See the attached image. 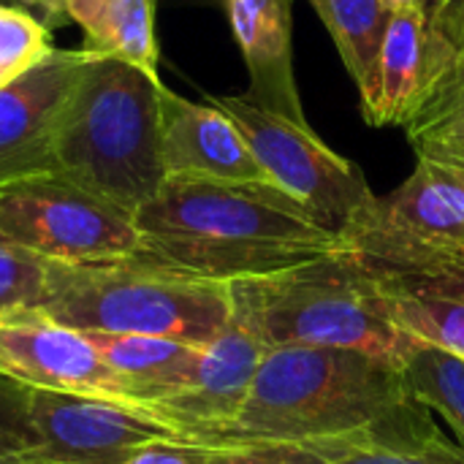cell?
Returning a JSON list of instances; mask_svg holds the SVG:
<instances>
[{"mask_svg": "<svg viewBox=\"0 0 464 464\" xmlns=\"http://www.w3.org/2000/svg\"><path fill=\"white\" fill-rule=\"evenodd\" d=\"M133 218L139 256L215 283L272 277L345 247L272 182L166 177Z\"/></svg>", "mask_w": 464, "mask_h": 464, "instance_id": "cell-1", "label": "cell"}, {"mask_svg": "<svg viewBox=\"0 0 464 464\" xmlns=\"http://www.w3.org/2000/svg\"><path fill=\"white\" fill-rule=\"evenodd\" d=\"M419 405L394 362L343 348L277 345L264 353L237 419L207 446L348 438Z\"/></svg>", "mask_w": 464, "mask_h": 464, "instance_id": "cell-2", "label": "cell"}, {"mask_svg": "<svg viewBox=\"0 0 464 464\" xmlns=\"http://www.w3.org/2000/svg\"><path fill=\"white\" fill-rule=\"evenodd\" d=\"M160 76L90 52L54 125V171L136 215L166 182Z\"/></svg>", "mask_w": 464, "mask_h": 464, "instance_id": "cell-3", "label": "cell"}, {"mask_svg": "<svg viewBox=\"0 0 464 464\" xmlns=\"http://www.w3.org/2000/svg\"><path fill=\"white\" fill-rule=\"evenodd\" d=\"M41 307L79 332L166 337L201 348L231 318V283L204 280L144 256L49 264Z\"/></svg>", "mask_w": 464, "mask_h": 464, "instance_id": "cell-4", "label": "cell"}, {"mask_svg": "<svg viewBox=\"0 0 464 464\" xmlns=\"http://www.w3.org/2000/svg\"><path fill=\"white\" fill-rule=\"evenodd\" d=\"M242 285L269 348H343L402 367L416 343L394 324L370 261L348 247Z\"/></svg>", "mask_w": 464, "mask_h": 464, "instance_id": "cell-5", "label": "cell"}, {"mask_svg": "<svg viewBox=\"0 0 464 464\" xmlns=\"http://www.w3.org/2000/svg\"><path fill=\"white\" fill-rule=\"evenodd\" d=\"M209 103L237 122L269 182L296 198L318 226L340 239L375 201L364 171L324 144L310 122L269 111L245 95H220L209 98Z\"/></svg>", "mask_w": 464, "mask_h": 464, "instance_id": "cell-6", "label": "cell"}, {"mask_svg": "<svg viewBox=\"0 0 464 464\" xmlns=\"http://www.w3.org/2000/svg\"><path fill=\"white\" fill-rule=\"evenodd\" d=\"M343 245L383 269L464 261V166L416 158L411 177L345 231Z\"/></svg>", "mask_w": 464, "mask_h": 464, "instance_id": "cell-7", "label": "cell"}, {"mask_svg": "<svg viewBox=\"0 0 464 464\" xmlns=\"http://www.w3.org/2000/svg\"><path fill=\"white\" fill-rule=\"evenodd\" d=\"M0 237L49 264H103L141 253L130 212L57 171L0 188Z\"/></svg>", "mask_w": 464, "mask_h": 464, "instance_id": "cell-8", "label": "cell"}, {"mask_svg": "<svg viewBox=\"0 0 464 464\" xmlns=\"http://www.w3.org/2000/svg\"><path fill=\"white\" fill-rule=\"evenodd\" d=\"M269 351L242 280L231 283V318L198 351L182 386L150 405V413L174 427L185 440L207 446L239 413L256 370Z\"/></svg>", "mask_w": 464, "mask_h": 464, "instance_id": "cell-9", "label": "cell"}, {"mask_svg": "<svg viewBox=\"0 0 464 464\" xmlns=\"http://www.w3.org/2000/svg\"><path fill=\"white\" fill-rule=\"evenodd\" d=\"M38 446L27 459L52 464H125L139 449L185 440L158 416L117 400L27 389Z\"/></svg>", "mask_w": 464, "mask_h": 464, "instance_id": "cell-10", "label": "cell"}, {"mask_svg": "<svg viewBox=\"0 0 464 464\" xmlns=\"http://www.w3.org/2000/svg\"><path fill=\"white\" fill-rule=\"evenodd\" d=\"M0 375L33 392L136 405L87 334L60 324L44 307H24L0 321Z\"/></svg>", "mask_w": 464, "mask_h": 464, "instance_id": "cell-11", "label": "cell"}, {"mask_svg": "<svg viewBox=\"0 0 464 464\" xmlns=\"http://www.w3.org/2000/svg\"><path fill=\"white\" fill-rule=\"evenodd\" d=\"M87 49H54L0 87V188L54 171V125Z\"/></svg>", "mask_w": 464, "mask_h": 464, "instance_id": "cell-12", "label": "cell"}, {"mask_svg": "<svg viewBox=\"0 0 464 464\" xmlns=\"http://www.w3.org/2000/svg\"><path fill=\"white\" fill-rule=\"evenodd\" d=\"M160 158L166 177L212 182H269L237 122L215 103L160 90Z\"/></svg>", "mask_w": 464, "mask_h": 464, "instance_id": "cell-13", "label": "cell"}, {"mask_svg": "<svg viewBox=\"0 0 464 464\" xmlns=\"http://www.w3.org/2000/svg\"><path fill=\"white\" fill-rule=\"evenodd\" d=\"M402 130L416 158L464 166V0L430 8L421 98Z\"/></svg>", "mask_w": 464, "mask_h": 464, "instance_id": "cell-14", "label": "cell"}, {"mask_svg": "<svg viewBox=\"0 0 464 464\" xmlns=\"http://www.w3.org/2000/svg\"><path fill=\"white\" fill-rule=\"evenodd\" d=\"M223 5L250 76L245 98L307 122L294 73V0H223Z\"/></svg>", "mask_w": 464, "mask_h": 464, "instance_id": "cell-15", "label": "cell"}, {"mask_svg": "<svg viewBox=\"0 0 464 464\" xmlns=\"http://www.w3.org/2000/svg\"><path fill=\"white\" fill-rule=\"evenodd\" d=\"M370 266L405 334L464 359V261L408 272Z\"/></svg>", "mask_w": 464, "mask_h": 464, "instance_id": "cell-16", "label": "cell"}, {"mask_svg": "<svg viewBox=\"0 0 464 464\" xmlns=\"http://www.w3.org/2000/svg\"><path fill=\"white\" fill-rule=\"evenodd\" d=\"M427 24L430 3L392 11L378 57L375 87L370 98L362 101V114L372 128H405V122L413 117L424 84Z\"/></svg>", "mask_w": 464, "mask_h": 464, "instance_id": "cell-17", "label": "cell"}, {"mask_svg": "<svg viewBox=\"0 0 464 464\" xmlns=\"http://www.w3.org/2000/svg\"><path fill=\"white\" fill-rule=\"evenodd\" d=\"M318 464H464V443H454L432 421L427 405L367 432L302 443Z\"/></svg>", "mask_w": 464, "mask_h": 464, "instance_id": "cell-18", "label": "cell"}, {"mask_svg": "<svg viewBox=\"0 0 464 464\" xmlns=\"http://www.w3.org/2000/svg\"><path fill=\"white\" fill-rule=\"evenodd\" d=\"M84 334L95 345L101 359L120 375L130 400L147 413L152 402L163 400L166 394L182 386L198 351L204 348L144 334Z\"/></svg>", "mask_w": 464, "mask_h": 464, "instance_id": "cell-19", "label": "cell"}, {"mask_svg": "<svg viewBox=\"0 0 464 464\" xmlns=\"http://www.w3.org/2000/svg\"><path fill=\"white\" fill-rule=\"evenodd\" d=\"M68 19L84 33V49L128 60L158 76V0H68Z\"/></svg>", "mask_w": 464, "mask_h": 464, "instance_id": "cell-20", "label": "cell"}, {"mask_svg": "<svg viewBox=\"0 0 464 464\" xmlns=\"http://www.w3.org/2000/svg\"><path fill=\"white\" fill-rule=\"evenodd\" d=\"M326 24L362 101L370 98L392 11L383 0H307Z\"/></svg>", "mask_w": 464, "mask_h": 464, "instance_id": "cell-21", "label": "cell"}, {"mask_svg": "<svg viewBox=\"0 0 464 464\" xmlns=\"http://www.w3.org/2000/svg\"><path fill=\"white\" fill-rule=\"evenodd\" d=\"M402 370L416 400L440 416L464 443V359L416 340L402 359Z\"/></svg>", "mask_w": 464, "mask_h": 464, "instance_id": "cell-22", "label": "cell"}, {"mask_svg": "<svg viewBox=\"0 0 464 464\" xmlns=\"http://www.w3.org/2000/svg\"><path fill=\"white\" fill-rule=\"evenodd\" d=\"M57 46L52 27L19 5H0V87L46 60Z\"/></svg>", "mask_w": 464, "mask_h": 464, "instance_id": "cell-23", "label": "cell"}, {"mask_svg": "<svg viewBox=\"0 0 464 464\" xmlns=\"http://www.w3.org/2000/svg\"><path fill=\"white\" fill-rule=\"evenodd\" d=\"M49 261L0 237V321L46 299Z\"/></svg>", "mask_w": 464, "mask_h": 464, "instance_id": "cell-24", "label": "cell"}, {"mask_svg": "<svg viewBox=\"0 0 464 464\" xmlns=\"http://www.w3.org/2000/svg\"><path fill=\"white\" fill-rule=\"evenodd\" d=\"M35 446L27 389L0 375V459L27 457Z\"/></svg>", "mask_w": 464, "mask_h": 464, "instance_id": "cell-25", "label": "cell"}, {"mask_svg": "<svg viewBox=\"0 0 464 464\" xmlns=\"http://www.w3.org/2000/svg\"><path fill=\"white\" fill-rule=\"evenodd\" d=\"M207 464H318V459L302 443H242L212 446Z\"/></svg>", "mask_w": 464, "mask_h": 464, "instance_id": "cell-26", "label": "cell"}, {"mask_svg": "<svg viewBox=\"0 0 464 464\" xmlns=\"http://www.w3.org/2000/svg\"><path fill=\"white\" fill-rule=\"evenodd\" d=\"M212 446H198L190 440H160L139 449L125 464H207Z\"/></svg>", "mask_w": 464, "mask_h": 464, "instance_id": "cell-27", "label": "cell"}, {"mask_svg": "<svg viewBox=\"0 0 464 464\" xmlns=\"http://www.w3.org/2000/svg\"><path fill=\"white\" fill-rule=\"evenodd\" d=\"M27 3H30V14H35L46 27H57V24L71 22L65 14L68 0H27Z\"/></svg>", "mask_w": 464, "mask_h": 464, "instance_id": "cell-28", "label": "cell"}, {"mask_svg": "<svg viewBox=\"0 0 464 464\" xmlns=\"http://www.w3.org/2000/svg\"><path fill=\"white\" fill-rule=\"evenodd\" d=\"M421 3H430V0H383V5L389 11H400V8H411V5H421Z\"/></svg>", "mask_w": 464, "mask_h": 464, "instance_id": "cell-29", "label": "cell"}, {"mask_svg": "<svg viewBox=\"0 0 464 464\" xmlns=\"http://www.w3.org/2000/svg\"><path fill=\"white\" fill-rule=\"evenodd\" d=\"M0 464H52V462H38V459H27V457H11V459H0Z\"/></svg>", "mask_w": 464, "mask_h": 464, "instance_id": "cell-30", "label": "cell"}, {"mask_svg": "<svg viewBox=\"0 0 464 464\" xmlns=\"http://www.w3.org/2000/svg\"><path fill=\"white\" fill-rule=\"evenodd\" d=\"M0 5H19V8L30 11V3L27 0H0Z\"/></svg>", "mask_w": 464, "mask_h": 464, "instance_id": "cell-31", "label": "cell"}, {"mask_svg": "<svg viewBox=\"0 0 464 464\" xmlns=\"http://www.w3.org/2000/svg\"><path fill=\"white\" fill-rule=\"evenodd\" d=\"M449 3H454V0H432V8H443V5H449Z\"/></svg>", "mask_w": 464, "mask_h": 464, "instance_id": "cell-32", "label": "cell"}]
</instances>
